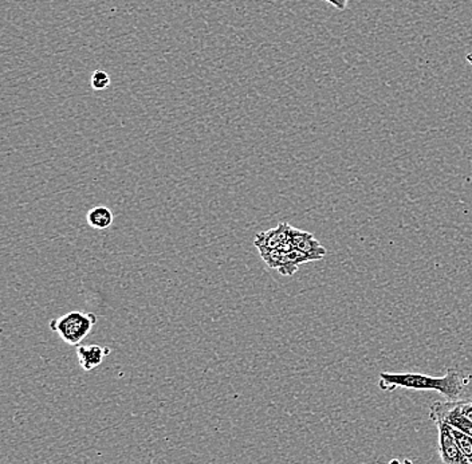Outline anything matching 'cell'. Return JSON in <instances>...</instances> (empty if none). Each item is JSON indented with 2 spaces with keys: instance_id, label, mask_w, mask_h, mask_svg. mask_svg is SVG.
Segmentation results:
<instances>
[{
  "instance_id": "1",
  "label": "cell",
  "mask_w": 472,
  "mask_h": 464,
  "mask_svg": "<svg viewBox=\"0 0 472 464\" xmlns=\"http://www.w3.org/2000/svg\"><path fill=\"white\" fill-rule=\"evenodd\" d=\"M468 380L458 369H449L441 377L420 373H380L379 387L382 390H435L447 400H458L462 396Z\"/></svg>"
},
{
  "instance_id": "10",
  "label": "cell",
  "mask_w": 472,
  "mask_h": 464,
  "mask_svg": "<svg viewBox=\"0 0 472 464\" xmlns=\"http://www.w3.org/2000/svg\"><path fill=\"white\" fill-rule=\"evenodd\" d=\"M92 88L96 92H102L110 86V75L104 70H96L92 75Z\"/></svg>"
},
{
  "instance_id": "6",
  "label": "cell",
  "mask_w": 472,
  "mask_h": 464,
  "mask_svg": "<svg viewBox=\"0 0 472 464\" xmlns=\"http://www.w3.org/2000/svg\"><path fill=\"white\" fill-rule=\"evenodd\" d=\"M292 243L294 249L311 255L319 260L324 259L328 252L327 249L314 238L313 233L302 232V230L294 229V227H292Z\"/></svg>"
},
{
  "instance_id": "12",
  "label": "cell",
  "mask_w": 472,
  "mask_h": 464,
  "mask_svg": "<svg viewBox=\"0 0 472 464\" xmlns=\"http://www.w3.org/2000/svg\"><path fill=\"white\" fill-rule=\"evenodd\" d=\"M325 2L329 3V4L340 11L346 10L349 5V0H325Z\"/></svg>"
},
{
  "instance_id": "9",
  "label": "cell",
  "mask_w": 472,
  "mask_h": 464,
  "mask_svg": "<svg viewBox=\"0 0 472 464\" xmlns=\"http://www.w3.org/2000/svg\"><path fill=\"white\" fill-rule=\"evenodd\" d=\"M449 427V425H447ZM451 431L452 436L457 441L458 446H459L460 451L463 452L468 462L472 464V438L471 436L466 435V433H460V431L455 430V428L449 427Z\"/></svg>"
},
{
  "instance_id": "4",
  "label": "cell",
  "mask_w": 472,
  "mask_h": 464,
  "mask_svg": "<svg viewBox=\"0 0 472 464\" xmlns=\"http://www.w3.org/2000/svg\"><path fill=\"white\" fill-rule=\"evenodd\" d=\"M292 227L286 222L279 223L275 229L258 233L254 239L255 247L258 250H284L289 252L294 249L292 243Z\"/></svg>"
},
{
  "instance_id": "7",
  "label": "cell",
  "mask_w": 472,
  "mask_h": 464,
  "mask_svg": "<svg viewBox=\"0 0 472 464\" xmlns=\"http://www.w3.org/2000/svg\"><path fill=\"white\" fill-rule=\"evenodd\" d=\"M109 355V346H80L77 348L78 363L85 372H92L101 365L104 358Z\"/></svg>"
},
{
  "instance_id": "11",
  "label": "cell",
  "mask_w": 472,
  "mask_h": 464,
  "mask_svg": "<svg viewBox=\"0 0 472 464\" xmlns=\"http://www.w3.org/2000/svg\"><path fill=\"white\" fill-rule=\"evenodd\" d=\"M454 401L460 412L472 422V398H458Z\"/></svg>"
},
{
  "instance_id": "2",
  "label": "cell",
  "mask_w": 472,
  "mask_h": 464,
  "mask_svg": "<svg viewBox=\"0 0 472 464\" xmlns=\"http://www.w3.org/2000/svg\"><path fill=\"white\" fill-rule=\"evenodd\" d=\"M96 324V314L75 311L64 314L59 319L51 320L48 327L65 343L73 346H80V344L91 335Z\"/></svg>"
},
{
  "instance_id": "8",
  "label": "cell",
  "mask_w": 472,
  "mask_h": 464,
  "mask_svg": "<svg viewBox=\"0 0 472 464\" xmlns=\"http://www.w3.org/2000/svg\"><path fill=\"white\" fill-rule=\"evenodd\" d=\"M86 221L91 227L94 230H107L109 229L115 221L112 211L104 206H97V207L92 208L86 215Z\"/></svg>"
},
{
  "instance_id": "5",
  "label": "cell",
  "mask_w": 472,
  "mask_h": 464,
  "mask_svg": "<svg viewBox=\"0 0 472 464\" xmlns=\"http://www.w3.org/2000/svg\"><path fill=\"white\" fill-rule=\"evenodd\" d=\"M439 431V452L441 464H471L460 451L451 431L444 423H435Z\"/></svg>"
},
{
  "instance_id": "3",
  "label": "cell",
  "mask_w": 472,
  "mask_h": 464,
  "mask_svg": "<svg viewBox=\"0 0 472 464\" xmlns=\"http://www.w3.org/2000/svg\"><path fill=\"white\" fill-rule=\"evenodd\" d=\"M430 417L433 423H444L472 438V422L460 412L454 400L436 401L431 406Z\"/></svg>"
}]
</instances>
